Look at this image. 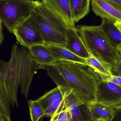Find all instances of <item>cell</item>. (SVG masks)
<instances>
[{"label":"cell","instance_id":"obj_15","mask_svg":"<svg viewBox=\"0 0 121 121\" xmlns=\"http://www.w3.org/2000/svg\"><path fill=\"white\" fill-rule=\"evenodd\" d=\"M114 23L107 19H102L100 26L112 45L118 48L121 45V32L116 26Z\"/></svg>","mask_w":121,"mask_h":121},{"label":"cell","instance_id":"obj_1","mask_svg":"<svg viewBox=\"0 0 121 121\" xmlns=\"http://www.w3.org/2000/svg\"><path fill=\"white\" fill-rule=\"evenodd\" d=\"M44 68L33 59L29 48L15 44L12 47L10 60L6 62L1 76L3 86L13 107H18L17 93L20 86L21 93L27 99L30 84L38 70Z\"/></svg>","mask_w":121,"mask_h":121},{"label":"cell","instance_id":"obj_12","mask_svg":"<svg viewBox=\"0 0 121 121\" xmlns=\"http://www.w3.org/2000/svg\"><path fill=\"white\" fill-rule=\"evenodd\" d=\"M29 49L33 59L44 69L47 66L54 65L58 61L44 44L35 45Z\"/></svg>","mask_w":121,"mask_h":121},{"label":"cell","instance_id":"obj_2","mask_svg":"<svg viewBox=\"0 0 121 121\" xmlns=\"http://www.w3.org/2000/svg\"><path fill=\"white\" fill-rule=\"evenodd\" d=\"M54 65L62 73L82 104L96 101L98 80L87 65L63 61H57Z\"/></svg>","mask_w":121,"mask_h":121},{"label":"cell","instance_id":"obj_26","mask_svg":"<svg viewBox=\"0 0 121 121\" xmlns=\"http://www.w3.org/2000/svg\"><path fill=\"white\" fill-rule=\"evenodd\" d=\"M121 11V0H106Z\"/></svg>","mask_w":121,"mask_h":121},{"label":"cell","instance_id":"obj_3","mask_svg":"<svg viewBox=\"0 0 121 121\" xmlns=\"http://www.w3.org/2000/svg\"><path fill=\"white\" fill-rule=\"evenodd\" d=\"M78 31L90 55L104 65L114 69L121 59L118 48L114 47L99 26H79Z\"/></svg>","mask_w":121,"mask_h":121},{"label":"cell","instance_id":"obj_16","mask_svg":"<svg viewBox=\"0 0 121 121\" xmlns=\"http://www.w3.org/2000/svg\"><path fill=\"white\" fill-rule=\"evenodd\" d=\"M90 3V0H70L71 13L75 23L88 14Z\"/></svg>","mask_w":121,"mask_h":121},{"label":"cell","instance_id":"obj_27","mask_svg":"<svg viewBox=\"0 0 121 121\" xmlns=\"http://www.w3.org/2000/svg\"><path fill=\"white\" fill-rule=\"evenodd\" d=\"M2 22L0 18V45L2 44L4 40V35L3 31Z\"/></svg>","mask_w":121,"mask_h":121},{"label":"cell","instance_id":"obj_20","mask_svg":"<svg viewBox=\"0 0 121 121\" xmlns=\"http://www.w3.org/2000/svg\"><path fill=\"white\" fill-rule=\"evenodd\" d=\"M86 65L92 71L99 74L113 75L111 68L107 66L91 55L86 59Z\"/></svg>","mask_w":121,"mask_h":121},{"label":"cell","instance_id":"obj_6","mask_svg":"<svg viewBox=\"0 0 121 121\" xmlns=\"http://www.w3.org/2000/svg\"><path fill=\"white\" fill-rule=\"evenodd\" d=\"M13 33L21 45L27 48L44 44L42 33L31 15L20 24Z\"/></svg>","mask_w":121,"mask_h":121},{"label":"cell","instance_id":"obj_22","mask_svg":"<svg viewBox=\"0 0 121 121\" xmlns=\"http://www.w3.org/2000/svg\"><path fill=\"white\" fill-rule=\"evenodd\" d=\"M29 106L31 121H38L42 117L44 116L45 111L37 100H30Z\"/></svg>","mask_w":121,"mask_h":121},{"label":"cell","instance_id":"obj_24","mask_svg":"<svg viewBox=\"0 0 121 121\" xmlns=\"http://www.w3.org/2000/svg\"><path fill=\"white\" fill-rule=\"evenodd\" d=\"M111 121H121V104L114 109L113 116Z\"/></svg>","mask_w":121,"mask_h":121},{"label":"cell","instance_id":"obj_11","mask_svg":"<svg viewBox=\"0 0 121 121\" xmlns=\"http://www.w3.org/2000/svg\"><path fill=\"white\" fill-rule=\"evenodd\" d=\"M92 10L97 16L116 22H121V11L106 0H92Z\"/></svg>","mask_w":121,"mask_h":121},{"label":"cell","instance_id":"obj_17","mask_svg":"<svg viewBox=\"0 0 121 121\" xmlns=\"http://www.w3.org/2000/svg\"><path fill=\"white\" fill-rule=\"evenodd\" d=\"M6 62L0 60V118L8 116L10 118L11 102L6 91L3 86L1 76Z\"/></svg>","mask_w":121,"mask_h":121},{"label":"cell","instance_id":"obj_18","mask_svg":"<svg viewBox=\"0 0 121 121\" xmlns=\"http://www.w3.org/2000/svg\"><path fill=\"white\" fill-rule=\"evenodd\" d=\"M69 90H66L62 87L57 86L46 92L37 100L40 104L45 111L52 104L63 97L66 92Z\"/></svg>","mask_w":121,"mask_h":121},{"label":"cell","instance_id":"obj_7","mask_svg":"<svg viewBox=\"0 0 121 121\" xmlns=\"http://www.w3.org/2000/svg\"><path fill=\"white\" fill-rule=\"evenodd\" d=\"M96 101L116 108L121 104V86L108 81H98Z\"/></svg>","mask_w":121,"mask_h":121},{"label":"cell","instance_id":"obj_31","mask_svg":"<svg viewBox=\"0 0 121 121\" xmlns=\"http://www.w3.org/2000/svg\"><path fill=\"white\" fill-rule=\"evenodd\" d=\"M104 121V120H98V121Z\"/></svg>","mask_w":121,"mask_h":121},{"label":"cell","instance_id":"obj_5","mask_svg":"<svg viewBox=\"0 0 121 121\" xmlns=\"http://www.w3.org/2000/svg\"><path fill=\"white\" fill-rule=\"evenodd\" d=\"M34 0H0V18L10 33L29 17L35 5Z\"/></svg>","mask_w":121,"mask_h":121},{"label":"cell","instance_id":"obj_14","mask_svg":"<svg viewBox=\"0 0 121 121\" xmlns=\"http://www.w3.org/2000/svg\"><path fill=\"white\" fill-rule=\"evenodd\" d=\"M58 61H69L86 65V59L75 55L64 47L44 44Z\"/></svg>","mask_w":121,"mask_h":121},{"label":"cell","instance_id":"obj_28","mask_svg":"<svg viewBox=\"0 0 121 121\" xmlns=\"http://www.w3.org/2000/svg\"><path fill=\"white\" fill-rule=\"evenodd\" d=\"M0 121H11L10 118L8 117L3 116L0 118Z\"/></svg>","mask_w":121,"mask_h":121},{"label":"cell","instance_id":"obj_30","mask_svg":"<svg viewBox=\"0 0 121 121\" xmlns=\"http://www.w3.org/2000/svg\"><path fill=\"white\" fill-rule=\"evenodd\" d=\"M118 49L119 53H120V55H121V45H120V46L118 47Z\"/></svg>","mask_w":121,"mask_h":121},{"label":"cell","instance_id":"obj_10","mask_svg":"<svg viewBox=\"0 0 121 121\" xmlns=\"http://www.w3.org/2000/svg\"><path fill=\"white\" fill-rule=\"evenodd\" d=\"M65 48L77 56L85 59L91 56L75 27H68L67 28Z\"/></svg>","mask_w":121,"mask_h":121},{"label":"cell","instance_id":"obj_21","mask_svg":"<svg viewBox=\"0 0 121 121\" xmlns=\"http://www.w3.org/2000/svg\"><path fill=\"white\" fill-rule=\"evenodd\" d=\"M51 118L50 121H70L71 120V113L65 101L64 96L59 106Z\"/></svg>","mask_w":121,"mask_h":121},{"label":"cell","instance_id":"obj_29","mask_svg":"<svg viewBox=\"0 0 121 121\" xmlns=\"http://www.w3.org/2000/svg\"><path fill=\"white\" fill-rule=\"evenodd\" d=\"M114 24L121 32V22L117 21L114 23Z\"/></svg>","mask_w":121,"mask_h":121},{"label":"cell","instance_id":"obj_19","mask_svg":"<svg viewBox=\"0 0 121 121\" xmlns=\"http://www.w3.org/2000/svg\"><path fill=\"white\" fill-rule=\"evenodd\" d=\"M45 69L57 86L62 87L66 90H71L67 82L56 66L54 65L47 66Z\"/></svg>","mask_w":121,"mask_h":121},{"label":"cell","instance_id":"obj_13","mask_svg":"<svg viewBox=\"0 0 121 121\" xmlns=\"http://www.w3.org/2000/svg\"><path fill=\"white\" fill-rule=\"evenodd\" d=\"M92 121L102 120L111 121L114 113V108L97 101L87 104Z\"/></svg>","mask_w":121,"mask_h":121},{"label":"cell","instance_id":"obj_8","mask_svg":"<svg viewBox=\"0 0 121 121\" xmlns=\"http://www.w3.org/2000/svg\"><path fill=\"white\" fill-rule=\"evenodd\" d=\"M64 99L71 115L70 121H92L87 104H82L72 90L66 92Z\"/></svg>","mask_w":121,"mask_h":121},{"label":"cell","instance_id":"obj_4","mask_svg":"<svg viewBox=\"0 0 121 121\" xmlns=\"http://www.w3.org/2000/svg\"><path fill=\"white\" fill-rule=\"evenodd\" d=\"M31 16L42 33L44 44L65 47L68 27L42 1H35Z\"/></svg>","mask_w":121,"mask_h":121},{"label":"cell","instance_id":"obj_9","mask_svg":"<svg viewBox=\"0 0 121 121\" xmlns=\"http://www.w3.org/2000/svg\"><path fill=\"white\" fill-rule=\"evenodd\" d=\"M42 2L68 27H75L71 13L70 0H42Z\"/></svg>","mask_w":121,"mask_h":121},{"label":"cell","instance_id":"obj_23","mask_svg":"<svg viewBox=\"0 0 121 121\" xmlns=\"http://www.w3.org/2000/svg\"><path fill=\"white\" fill-rule=\"evenodd\" d=\"M63 97H64L60 99L57 101H56V102L52 104L49 107H48L45 110L44 116L51 117H52L62 102L63 99Z\"/></svg>","mask_w":121,"mask_h":121},{"label":"cell","instance_id":"obj_25","mask_svg":"<svg viewBox=\"0 0 121 121\" xmlns=\"http://www.w3.org/2000/svg\"><path fill=\"white\" fill-rule=\"evenodd\" d=\"M112 72L113 75L121 77V59Z\"/></svg>","mask_w":121,"mask_h":121}]
</instances>
